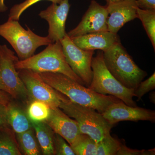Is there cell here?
Segmentation results:
<instances>
[{
  "mask_svg": "<svg viewBox=\"0 0 155 155\" xmlns=\"http://www.w3.org/2000/svg\"><path fill=\"white\" fill-rule=\"evenodd\" d=\"M70 6L69 0H62L59 4L52 3L39 14L41 18L48 23L47 36L52 42L60 41L67 34L65 26Z\"/></svg>",
  "mask_w": 155,
  "mask_h": 155,
  "instance_id": "8fae6325",
  "label": "cell"
},
{
  "mask_svg": "<svg viewBox=\"0 0 155 155\" xmlns=\"http://www.w3.org/2000/svg\"><path fill=\"white\" fill-rule=\"evenodd\" d=\"M43 154L55 155V132L45 122H31Z\"/></svg>",
  "mask_w": 155,
  "mask_h": 155,
  "instance_id": "e0dca14e",
  "label": "cell"
},
{
  "mask_svg": "<svg viewBox=\"0 0 155 155\" xmlns=\"http://www.w3.org/2000/svg\"><path fill=\"white\" fill-rule=\"evenodd\" d=\"M9 127L6 116V106L0 104V129Z\"/></svg>",
  "mask_w": 155,
  "mask_h": 155,
  "instance_id": "f1b7e54d",
  "label": "cell"
},
{
  "mask_svg": "<svg viewBox=\"0 0 155 155\" xmlns=\"http://www.w3.org/2000/svg\"><path fill=\"white\" fill-rule=\"evenodd\" d=\"M38 73L45 82L65 95L73 102L93 108L101 114L111 105L122 101L113 96L104 95L95 92L61 73Z\"/></svg>",
  "mask_w": 155,
  "mask_h": 155,
  "instance_id": "6da1fadb",
  "label": "cell"
},
{
  "mask_svg": "<svg viewBox=\"0 0 155 155\" xmlns=\"http://www.w3.org/2000/svg\"><path fill=\"white\" fill-rule=\"evenodd\" d=\"M121 142L109 134L97 143V155H117Z\"/></svg>",
  "mask_w": 155,
  "mask_h": 155,
  "instance_id": "603a6c76",
  "label": "cell"
},
{
  "mask_svg": "<svg viewBox=\"0 0 155 155\" xmlns=\"http://www.w3.org/2000/svg\"><path fill=\"white\" fill-rule=\"evenodd\" d=\"M91 68L93 78L89 88L100 94L115 97L127 105L137 106L133 100L134 90L123 86L109 72L104 61L102 51L93 57Z\"/></svg>",
  "mask_w": 155,
  "mask_h": 155,
  "instance_id": "5b68a950",
  "label": "cell"
},
{
  "mask_svg": "<svg viewBox=\"0 0 155 155\" xmlns=\"http://www.w3.org/2000/svg\"><path fill=\"white\" fill-rule=\"evenodd\" d=\"M149 98L150 101L151 102L154 103L155 104V92H152L150 94Z\"/></svg>",
  "mask_w": 155,
  "mask_h": 155,
  "instance_id": "1f68e13d",
  "label": "cell"
},
{
  "mask_svg": "<svg viewBox=\"0 0 155 155\" xmlns=\"http://www.w3.org/2000/svg\"><path fill=\"white\" fill-rule=\"evenodd\" d=\"M26 113L31 122H45L51 114L48 105L40 101L31 100L28 103Z\"/></svg>",
  "mask_w": 155,
  "mask_h": 155,
  "instance_id": "ffe728a7",
  "label": "cell"
},
{
  "mask_svg": "<svg viewBox=\"0 0 155 155\" xmlns=\"http://www.w3.org/2000/svg\"><path fill=\"white\" fill-rule=\"evenodd\" d=\"M155 72L149 78L144 81H142L137 88L134 90V97L137 98V101H139L147 93L155 89Z\"/></svg>",
  "mask_w": 155,
  "mask_h": 155,
  "instance_id": "d4e9b609",
  "label": "cell"
},
{
  "mask_svg": "<svg viewBox=\"0 0 155 155\" xmlns=\"http://www.w3.org/2000/svg\"><path fill=\"white\" fill-rule=\"evenodd\" d=\"M102 115L113 125L124 121H148L153 123L155 122V111L137 106H129L122 101L111 105Z\"/></svg>",
  "mask_w": 155,
  "mask_h": 155,
  "instance_id": "7c38bea8",
  "label": "cell"
},
{
  "mask_svg": "<svg viewBox=\"0 0 155 155\" xmlns=\"http://www.w3.org/2000/svg\"><path fill=\"white\" fill-rule=\"evenodd\" d=\"M60 41L69 67L88 87L93 78L91 62L94 51L80 48L72 41L67 33Z\"/></svg>",
  "mask_w": 155,
  "mask_h": 155,
  "instance_id": "ba28073f",
  "label": "cell"
},
{
  "mask_svg": "<svg viewBox=\"0 0 155 155\" xmlns=\"http://www.w3.org/2000/svg\"><path fill=\"white\" fill-rule=\"evenodd\" d=\"M18 72L31 101H40L51 108L59 107L63 94L45 82L37 72L25 69L18 70Z\"/></svg>",
  "mask_w": 155,
  "mask_h": 155,
  "instance_id": "9c48e42d",
  "label": "cell"
},
{
  "mask_svg": "<svg viewBox=\"0 0 155 155\" xmlns=\"http://www.w3.org/2000/svg\"><path fill=\"white\" fill-rule=\"evenodd\" d=\"M45 122L70 146L81 134L76 120L71 119L59 107L51 108V114Z\"/></svg>",
  "mask_w": 155,
  "mask_h": 155,
  "instance_id": "5bb4252c",
  "label": "cell"
},
{
  "mask_svg": "<svg viewBox=\"0 0 155 155\" xmlns=\"http://www.w3.org/2000/svg\"><path fill=\"white\" fill-rule=\"evenodd\" d=\"M6 116L9 127L15 134L22 133L33 127L26 112L12 101L6 106Z\"/></svg>",
  "mask_w": 155,
  "mask_h": 155,
  "instance_id": "2e32d148",
  "label": "cell"
},
{
  "mask_svg": "<svg viewBox=\"0 0 155 155\" xmlns=\"http://www.w3.org/2000/svg\"><path fill=\"white\" fill-rule=\"evenodd\" d=\"M15 133L10 127L0 129V155H21Z\"/></svg>",
  "mask_w": 155,
  "mask_h": 155,
  "instance_id": "ac0fdd59",
  "label": "cell"
},
{
  "mask_svg": "<svg viewBox=\"0 0 155 155\" xmlns=\"http://www.w3.org/2000/svg\"><path fill=\"white\" fill-rule=\"evenodd\" d=\"M26 27L27 30L21 26L18 21L9 19L0 25V36L11 44L20 60L30 58L38 48L52 43L48 36L37 35L27 25Z\"/></svg>",
  "mask_w": 155,
  "mask_h": 155,
  "instance_id": "8992f818",
  "label": "cell"
},
{
  "mask_svg": "<svg viewBox=\"0 0 155 155\" xmlns=\"http://www.w3.org/2000/svg\"><path fill=\"white\" fill-rule=\"evenodd\" d=\"M43 0H25L23 2L14 5L10 10L9 19L19 21L20 16L25 10L30 6ZM53 3L59 4L62 0H47Z\"/></svg>",
  "mask_w": 155,
  "mask_h": 155,
  "instance_id": "cb8c5ba5",
  "label": "cell"
},
{
  "mask_svg": "<svg viewBox=\"0 0 155 155\" xmlns=\"http://www.w3.org/2000/svg\"><path fill=\"white\" fill-rule=\"evenodd\" d=\"M78 47L85 50H101L106 51L120 40L117 34L110 31H100L70 38Z\"/></svg>",
  "mask_w": 155,
  "mask_h": 155,
  "instance_id": "9a60e30c",
  "label": "cell"
},
{
  "mask_svg": "<svg viewBox=\"0 0 155 155\" xmlns=\"http://www.w3.org/2000/svg\"><path fill=\"white\" fill-rule=\"evenodd\" d=\"M108 16L107 31L117 32L127 22L137 18V7L135 0H123L107 4Z\"/></svg>",
  "mask_w": 155,
  "mask_h": 155,
  "instance_id": "4fadbf2b",
  "label": "cell"
},
{
  "mask_svg": "<svg viewBox=\"0 0 155 155\" xmlns=\"http://www.w3.org/2000/svg\"><path fill=\"white\" fill-rule=\"evenodd\" d=\"M8 10V7L5 3V0H0V12H6Z\"/></svg>",
  "mask_w": 155,
  "mask_h": 155,
  "instance_id": "4dcf8cb0",
  "label": "cell"
},
{
  "mask_svg": "<svg viewBox=\"0 0 155 155\" xmlns=\"http://www.w3.org/2000/svg\"><path fill=\"white\" fill-rule=\"evenodd\" d=\"M19 60L6 45H0V91L5 92L13 99L28 104L31 100L15 67Z\"/></svg>",
  "mask_w": 155,
  "mask_h": 155,
  "instance_id": "52a82bcc",
  "label": "cell"
},
{
  "mask_svg": "<svg viewBox=\"0 0 155 155\" xmlns=\"http://www.w3.org/2000/svg\"><path fill=\"white\" fill-rule=\"evenodd\" d=\"M16 134L17 143L22 154L40 155V150L35 135L33 127L22 133Z\"/></svg>",
  "mask_w": 155,
  "mask_h": 155,
  "instance_id": "d6986e66",
  "label": "cell"
},
{
  "mask_svg": "<svg viewBox=\"0 0 155 155\" xmlns=\"http://www.w3.org/2000/svg\"><path fill=\"white\" fill-rule=\"evenodd\" d=\"M12 97L5 92L0 91V104L7 106L12 101Z\"/></svg>",
  "mask_w": 155,
  "mask_h": 155,
  "instance_id": "f546056e",
  "label": "cell"
},
{
  "mask_svg": "<svg viewBox=\"0 0 155 155\" xmlns=\"http://www.w3.org/2000/svg\"><path fill=\"white\" fill-rule=\"evenodd\" d=\"M108 16L106 6L101 5L96 1L92 0L80 23L67 34L69 37L72 38L87 34L107 31Z\"/></svg>",
  "mask_w": 155,
  "mask_h": 155,
  "instance_id": "30bf717a",
  "label": "cell"
},
{
  "mask_svg": "<svg viewBox=\"0 0 155 155\" xmlns=\"http://www.w3.org/2000/svg\"><path fill=\"white\" fill-rule=\"evenodd\" d=\"M105 1L107 2V4H109L112 3L120 2V1H123V0H105Z\"/></svg>",
  "mask_w": 155,
  "mask_h": 155,
  "instance_id": "d6a6232c",
  "label": "cell"
},
{
  "mask_svg": "<svg viewBox=\"0 0 155 155\" xmlns=\"http://www.w3.org/2000/svg\"><path fill=\"white\" fill-rule=\"evenodd\" d=\"M137 18L146 31L154 50H155V10H144L137 8Z\"/></svg>",
  "mask_w": 155,
  "mask_h": 155,
  "instance_id": "7402d4cb",
  "label": "cell"
},
{
  "mask_svg": "<svg viewBox=\"0 0 155 155\" xmlns=\"http://www.w3.org/2000/svg\"><path fill=\"white\" fill-rule=\"evenodd\" d=\"M44 51L15 64L17 70L30 69L37 73L55 72L68 76L85 86L84 82L72 71L65 58L61 41L51 43Z\"/></svg>",
  "mask_w": 155,
  "mask_h": 155,
  "instance_id": "7a4b0ae2",
  "label": "cell"
},
{
  "mask_svg": "<svg viewBox=\"0 0 155 155\" xmlns=\"http://www.w3.org/2000/svg\"><path fill=\"white\" fill-rule=\"evenodd\" d=\"M103 55L109 72L127 88L136 89L147 75L146 71L135 64L121 42L103 52Z\"/></svg>",
  "mask_w": 155,
  "mask_h": 155,
  "instance_id": "3957f363",
  "label": "cell"
},
{
  "mask_svg": "<svg viewBox=\"0 0 155 155\" xmlns=\"http://www.w3.org/2000/svg\"><path fill=\"white\" fill-rule=\"evenodd\" d=\"M139 8L144 10H155V0H135Z\"/></svg>",
  "mask_w": 155,
  "mask_h": 155,
  "instance_id": "83f0119b",
  "label": "cell"
},
{
  "mask_svg": "<svg viewBox=\"0 0 155 155\" xmlns=\"http://www.w3.org/2000/svg\"><path fill=\"white\" fill-rule=\"evenodd\" d=\"M155 153V149L148 150L132 149L122 143L117 155H153Z\"/></svg>",
  "mask_w": 155,
  "mask_h": 155,
  "instance_id": "4316f807",
  "label": "cell"
},
{
  "mask_svg": "<svg viewBox=\"0 0 155 155\" xmlns=\"http://www.w3.org/2000/svg\"><path fill=\"white\" fill-rule=\"evenodd\" d=\"M65 140L61 135L55 133L54 139L55 155H75L70 145L67 144Z\"/></svg>",
  "mask_w": 155,
  "mask_h": 155,
  "instance_id": "484cf974",
  "label": "cell"
},
{
  "mask_svg": "<svg viewBox=\"0 0 155 155\" xmlns=\"http://www.w3.org/2000/svg\"><path fill=\"white\" fill-rule=\"evenodd\" d=\"M71 147L76 155H97V143L88 135L81 134Z\"/></svg>",
  "mask_w": 155,
  "mask_h": 155,
  "instance_id": "44dd1931",
  "label": "cell"
},
{
  "mask_svg": "<svg viewBox=\"0 0 155 155\" xmlns=\"http://www.w3.org/2000/svg\"><path fill=\"white\" fill-rule=\"evenodd\" d=\"M59 108L76 120L81 133L87 134L96 143L110 134L113 125L94 109L73 102L64 94Z\"/></svg>",
  "mask_w": 155,
  "mask_h": 155,
  "instance_id": "277c9868",
  "label": "cell"
}]
</instances>
